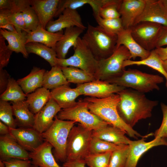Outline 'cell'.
Instances as JSON below:
<instances>
[{
	"label": "cell",
	"instance_id": "1",
	"mask_svg": "<svg viewBox=\"0 0 167 167\" xmlns=\"http://www.w3.org/2000/svg\"><path fill=\"white\" fill-rule=\"evenodd\" d=\"M120 100L117 106L118 113L122 120L132 128L140 120L152 116L153 109L158 103L148 98L144 93L125 88L117 93Z\"/></svg>",
	"mask_w": 167,
	"mask_h": 167
},
{
	"label": "cell",
	"instance_id": "9",
	"mask_svg": "<svg viewBox=\"0 0 167 167\" xmlns=\"http://www.w3.org/2000/svg\"><path fill=\"white\" fill-rule=\"evenodd\" d=\"M73 54L67 58H57V65L60 66H72L81 69L94 76L97 69V61L86 44L80 37L73 47Z\"/></svg>",
	"mask_w": 167,
	"mask_h": 167
},
{
	"label": "cell",
	"instance_id": "20",
	"mask_svg": "<svg viewBox=\"0 0 167 167\" xmlns=\"http://www.w3.org/2000/svg\"><path fill=\"white\" fill-rule=\"evenodd\" d=\"M52 146L44 141L33 151L29 152L32 164L38 167H62L57 162L53 155Z\"/></svg>",
	"mask_w": 167,
	"mask_h": 167
},
{
	"label": "cell",
	"instance_id": "18",
	"mask_svg": "<svg viewBox=\"0 0 167 167\" xmlns=\"http://www.w3.org/2000/svg\"><path fill=\"white\" fill-rule=\"evenodd\" d=\"M145 0H122L118 11L124 29H130L142 13Z\"/></svg>",
	"mask_w": 167,
	"mask_h": 167
},
{
	"label": "cell",
	"instance_id": "8",
	"mask_svg": "<svg viewBox=\"0 0 167 167\" xmlns=\"http://www.w3.org/2000/svg\"><path fill=\"white\" fill-rule=\"evenodd\" d=\"M131 59L128 50L123 45L120 46L110 56L98 61L95 79L106 81L121 76L125 70L124 62Z\"/></svg>",
	"mask_w": 167,
	"mask_h": 167
},
{
	"label": "cell",
	"instance_id": "57",
	"mask_svg": "<svg viewBox=\"0 0 167 167\" xmlns=\"http://www.w3.org/2000/svg\"><path fill=\"white\" fill-rule=\"evenodd\" d=\"M0 167H5V165L3 161L0 160Z\"/></svg>",
	"mask_w": 167,
	"mask_h": 167
},
{
	"label": "cell",
	"instance_id": "43",
	"mask_svg": "<svg viewBox=\"0 0 167 167\" xmlns=\"http://www.w3.org/2000/svg\"><path fill=\"white\" fill-rule=\"evenodd\" d=\"M11 11V14L7 17L8 21L14 25L18 33H27L22 12L20 11Z\"/></svg>",
	"mask_w": 167,
	"mask_h": 167
},
{
	"label": "cell",
	"instance_id": "14",
	"mask_svg": "<svg viewBox=\"0 0 167 167\" xmlns=\"http://www.w3.org/2000/svg\"><path fill=\"white\" fill-rule=\"evenodd\" d=\"M74 27L84 30L87 28L77 10L66 9L63 11L58 19L49 22L46 29L49 32L55 33L62 31L63 29Z\"/></svg>",
	"mask_w": 167,
	"mask_h": 167
},
{
	"label": "cell",
	"instance_id": "6",
	"mask_svg": "<svg viewBox=\"0 0 167 167\" xmlns=\"http://www.w3.org/2000/svg\"><path fill=\"white\" fill-rule=\"evenodd\" d=\"M92 131L79 123L72 127L67 140L66 161L84 160L89 154Z\"/></svg>",
	"mask_w": 167,
	"mask_h": 167
},
{
	"label": "cell",
	"instance_id": "48",
	"mask_svg": "<svg viewBox=\"0 0 167 167\" xmlns=\"http://www.w3.org/2000/svg\"><path fill=\"white\" fill-rule=\"evenodd\" d=\"M167 45V26H162L155 45V48Z\"/></svg>",
	"mask_w": 167,
	"mask_h": 167
},
{
	"label": "cell",
	"instance_id": "4",
	"mask_svg": "<svg viewBox=\"0 0 167 167\" xmlns=\"http://www.w3.org/2000/svg\"><path fill=\"white\" fill-rule=\"evenodd\" d=\"M163 78L158 75L143 72L135 69L125 70L120 76L106 81L143 93L159 90L158 84L164 82Z\"/></svg>",
	"mask_w": 167,
	"mask_h": 167
},
{
	"label": "cell",
	"instance_id": "39",
	"mask_svg": "<svg viewBox=\"0 0 167 167\" xmlns=\"http://www.w3.org/2000/svg\"><path fill=\"white\" fill-rule=\"evenodd\" d=\"M129 151V145L124 144L112 152L109 167H125Z\"/></svg>",
	"mask_w": 167,
	"mask_h": 167
},
{
	"label": "cell",
	"instance_id": "36",
	"mask_svg": "<svg viewBox=\"0 0 167 167\" xmlns=\"http://www.w3.org/2000/svg\"><path fill=\"white\" fill-rule=\"evenodd\" d=\"M21 12L28 33L36 30L41 26L36 12L30 5V0L22 9Z\"/></svg>",
	"mask_w": 167,
	"mask_h": 167
},
{
	"label": "cell",
	"instance_id": "16",
	"mask_svg": "<svg viewBox=\"0 0 167 167\" xmlns=\"http://www.w3.org/2000/svg\"><path fill=\"white\" fill-rule=\"evenodd\" d=\"M61 108L51 97L44 107L35 114L34 128L42 134L48 130L54 122L55 117Z\"/></svg>",
	"mask_w": 167,
	"mask_h": 167
},
{
	"label": "cell",
	"instance_id": "31",
	"mask_svg": "<svg viewBox=\"0 0 167 167\" xmlns=\"http://www.w3.org/2000/svg\"><path fill=\"white\" fill-rule=\"evenodd\" d=\"M133 65H145L157 71L165 77L166 79L165 86L167 88V73L165 70L163 65V61L155 51L154 49L151 51L150 54L146 58L140 61H132L127 60L123 64V67Z\"/></svg>",
	"mask_w": 167,
	"mask_h": 167
},
{
	"label": "cell",
	"instance_id": "45",
	"mask_svg": "<svg viewBox=\"0 0 167 167\" xmlns=\"http://www.w3.org/2000/svg\"><path fill=\"white\" fill-rule=\"evenodd\" d=\"M163 113V119L160 127L155 132V138L167 139V105L164 103L161 104Z\"/></svg>",
	"mask_w": 167,
	"mask_h": 167
},
{
	"label": "cell",
	"instance_id": "34",
	"mask_svg": "<svg viewBox=\"0 0 167 167\" xmlns=\"http://www.w3.org/2000/svg\"><path fill=\"white\" fill-rule=\"evenodd\" d=\"M26 98L27 95L17 81L10 77L6 90L0 95V100L15 102L25 100Z\"/></svg>",
	"mask_w": 167,
	"mask_h": 167
},
{
	"label": "cell",
	"instance_id": "40",
	"mask_svg": "<svg viewBox=\"0 0 167 167\" xmlns=\"http://www.w3.org/2000/svg\"><path fill=\"white\" fill-rule=\"evenodd\" d=\"M13 116L12 105L8 101L0 100V121L9 128H16L17 125Z\"/></svg>",
	"mask_w": 167,
	"mask_h": 167
},
{
	"label": "cell",
	"instance_id": "30",
	"mask_svg": "<svg viewBox=\"0 0 167 167\" xmlns=\"http://www.w3.org/2000/svg\"><path fill=\"white\" fill-rule=\"evenodd\" d=\"M69 84L61 67L58 65L52 67L50 71H46L44 74L42 87L47 89L52 90L61 86Z\"/></svg>",
	"mask_w": 167,
	"mask_h": 167
},
{
	"label": "cell",
	"instance_id": "44",
	"mask_svg": "<svg viewBox=\"0 0 167 167\" xmlns=\"http://www.w3.org/2000/svg\"><path fill=\"white\" fill-rule=\"evenodd\" d=\"M5 40L0 35V69H3L7 65L13 52L6 45Z\"/></svg>",
	"mask_w": 167,
	"mask_h": 167
},
{
	"label": "cell",
	"instance_id": "38",
	"mask_svg": "<svg viewBox=\"0 0 167 167\" xmlns=\"http://www.w3.org/2000/svg\"><path fill=\"white\" fill-rule=\"evenodd\" d=\"M122 0H106L105 3L100 9L98 15L104 19L120 18L118 9Z\"/></svg>",
	"mask_w": 167,
	"mask_h": 167
},
{
	"label": "cell",
	"instance_id": "17",
	"mask_svg": "<svg viewBox=\"0 0 167 167\" xmlns=\"http://www.w3.org/2000/svg\"><path fill=\"white\" fill-rule=\"evenodd\" d=\"M0 160L12 159L30 160L29 153L21 146L10 134L0 136Z\"/></svg>",
	"mask_w": 167,
	"mask_h": 167
},
{
	"label": "cell",
	"instance_id": "25",
	"mask_svg": "<svg viewBox=\"0 0 167 167\" xmlns=\"http://www.w3.org/2000/svg\"><path fill=\"white\" fill-rule=\"evenodd\" d=\"M126 133L117 127L109 125L92 131V136L117 144L129 145L131 140L125 135Z\"/></svg>",
	"mask_w": 167,
	"mask_h": 167
},
{
	"label": "cell",
	"instance_id": "13",
	"mask_svg": "<svg viewBox=\"0 0 167 167\" xmlns=\"http://www.w3.org/2000/svg\"><path fill=\"white\" fill-rule=\"evenodd\" d=\"M143 22H151L167 26V13L161 0H145L144 8L135 20L134 25Z\"/></svg>",
	"mask_w": 167,
	"mask_h": 167
},
{
	"label": "cell",
	"instance_id": "35",
	"mask_svg": "<svg viewBox=\"0 0 167 167\" xmlns=\"http://www.w3.org/2000/svg\"><path fill=\"white\" fill-rule=\"evenodd\" d=\"M124 144H117L92 136L89 148V154H96L113 152Z\"/></svg>",
	"mask_w": 167,
	"mask_h": 167
},
{
	"label": "cell",
	"instance_id": "10",
	"mask_svg": "<svg viewBox=\"0 0 167 167\" xmlns=\"http://www.w3.org/2000/svg\"><path fill=\"white\" fill-rule=\"evenodd\" d=\"M162 26L157 23L143 22L133 25L130 29L135 41L143 49L151 51L155 49Z\"/></svg>",
	"mask_w": 167,
	"mask_h": 167
},
{
	"label": "cell",
	"instance_id": "21",
	"mask_svg": "<svg viewBox=\"0 0 167 167\" xmlns=\"http://www.w3.org/2000/svg\"><path fill=\"white\" fill-rule=\"evenodd\" d=\"M117 36L116 49L122 45L125 46L130 52L131 58L134 60L137 57L140 58L141 60L145 59L150 54L151 51L143 49L134 39L130 29H124Z\"/></svg>",
	"mask_w": 167,
	"mask_h": 167
},
{
	"label": "cell",
	"instance_id": "28",
	"mask_svg": "<svg viewBox=\"0 0 167 167\" xmlns=\"http://www.w3.org/2000/svg\"><path fill=\"white\" fill-rule=\"evenodd\" d=\"M27 33L26 32L21 33L12 32L0 28V35L8 42L7 46L9 49L17 53H21L26 58L28 57L25 48Z\"/></svg>",
	"mask_w": 167,
	"mask_h": 167
},
{
	"label": "cell",
	"instance_id": "46",
	"mask_svg": "<svg viewBox=\"0 0 167 167\" xmlns=\"http://www.w3.org/2000/svg\"><path fill=\"white\" fill-rule=\"evenodd\" d=\"M3 162L5 167H31L32 165L30 160L12 159Z\"/></svg>",
	"mask_w": 167,
	"mask_h": 167
},
{
	"label": "cell",
	"instance_id": "5",
	"mask_svg": "<svg viewBox=\"0 0 167 167\" xmlns=\"http://www.w3.org/2000/svg\"><path fill=\"white\" fill-rule=\"evenodd\" d=\"M76 123L73 121L59 119L56 115L51 126L42 134L44 140L54 148V156L57 160L64 162L66 161L67 139L71 130Z\"/></svg>",
	"mask_w": 167,
	"mask_h": 167
},
{
	"label": "cell",
	"instance_id": "56",
	"mask_svg": "<svg viewBox=\"0 0 167 167\" xmlns=\"http://www.w3.org/2000/svg\"><path fill=\"white\" fill-rule=\"evenodd\" d=\"M163 65L164 69L167 73V60L163 61Z\"/></svg>",
	"mask_w": 167,
	"mask_h": 167
},
{
	"label": "cell",
	"instance_id": "7",
	"mask_svg": "<svg viewBox=\"0 0 167 167\" xmlns=\"http://www.w3.org/2000/svg\"><path fill=\"white\" fill-rule=\"evenodd\" d=\"M59 119L73 121L92 131L96 130L109 125L89 110L86 102L80 100L74 106L62 109L57 115Z\"/></svg>",
	"mask_w": 167,
	"mask_h": 167
},
{
	"label": "cell",
	"instance_id": "26",
	"mask_svg": "<svg viewBox=\"0 0 167 167\" xmlns=\"http://www.w3.org/2000/svg\"><path fill=\"white\" fill-rule=\"evenodd\" d=\"M11 103L17 126L19 127L33 128L35 114L29 109L26 100Z\"/></svg>",
	"mask_w": 167,
	"mask_h": 167
},
{
	"label": "cell",
	"instance_id": "41",
	"mask_svg": "<svg viewBox=\"0 0 167 167\" xmlns=\"http://www.w3.org/2000/svg\"><path fill=\"white\" fill-rule=\"evenodd\" d=\"M112 152L88 155L84 158L86 163L89 167H109Z\"/></svg>",
	"mask_w": 167,
	"mask_h": 167
},
{
	"label": "cell",
	"instance_id": "49",
	"mask_svg": "<svg viewBox=\"0 0 167 167\" xmlns=\"http://www.w3.org/2000/svg\"><path fill=\"white\" fill-rule=\"evenodd\" d=\"M0 9L18 10L17 0H0Z\"/></svg>",
	"mask_w": 167,
	"mask_h": 167
},
{
	"label": "cell",
	"instance_id": "54",
	"mask_svg": "<svg viewBox=\"0 0 167 167\" xmlns=\"http://www.w3.org/2000/svg\"><path fill=\"white\" fill-rule=\"evenodd\" d=\"M0 28L6 29L9 32H17L15 26L13 25L10 23H8L0 27Z\"/></svg>",
	"mask_w": 167,
	"mask_h": 167
},
{
	"label": "cell",
	"instance_id": "23",
	"mask_svg": "<svg viewBox=\"0 0 167 167\" xmlns=\"http://www.w3.org/2000/svg\"><path fill=\"white\" fill-rule=\"evenodd\" d=\"M51 97L61 109H66L75 105L77 102L76 99L81 95L76 88H72L69 85L59 86L50 91Z\"/></svg>",
	"mask_w": 167,
	"mask_h": 167
},
{
	"label": "cell",
	"instance_id": "27",
	"mask_svg": "<svg viewBox=\"0 0 167 167\" xmlns=\"http://www.w3.org/2000/svg\"><path fill=\"white\" fill-rule=\"evenodd\" d=\"M46 71L44 69L34 66L28 75L18 79L17 82L26 95L42 87L43 76Z\"/></svg>",
	"mask_w": 167,
	"mask_h": 167
},
{
	"label": "cell",
	"instance_id": "29",
	"mask_svg": "<svg viewBox=\"0 0 167 167\" xmlns=\"http://www.w3.org/2000/svg\"><path fill=\"white\" fill-rule=\"evenodd\" d=\"M51 97L49 90L42 87L27 95L26 101L29 109L35 114L44 107Z\"/></svg>",
	"mask_w": 167,
	"mask_h": 167
},
{
	"label": "cell",
	"instance_id": "47",
	"mask_svg": "<svg viewBox=\"0 0 167 167\" xmlns=\"http://www.w3.org/2000/svg\"><path fill=\"white\" fill-rule=\"evenodd\" d=\"M10 76L3 69H0V93H3L6 90Z\"/></svg>",
	"mask_w": 167,
	"mask_h": 167
},
{
	"label": "cell",
	"instance_id": "24",
	"mask_svg": "<svg viewBox=\"0 0 167 167\" xmlns=\"http://www.w3.org/2000/svg\"><path fill=\"white\" fill-rule=\"evenodd\" d=\"M63 33L62 31L51 32L40 26L36 30L27 33L26 44L30 42L39 43L55 50L56 44L63 37Z\"/></svg>",
	"mask_w": 167,
	"mask_h": 167
},
{
	"label": "cell",
	"instance_id": "33",
	"mask_svg": "<svg viewBox=\"0 0 167 167\" xmlns=\"http://www.w3.org/2000/svg\"><path fill=\"white\" fill-rule=\"evenodd\" d=\"M61 68L69 83L79 84L96 80L94 75L78 68L72 66Z\"/></svg>",
	"mask_w": 167,
	"mask_h": 167
},
{
	"label": "cell",
	"instance_id": "12",
	"mask_svg": "<svg viewBox=\"0 0 167 167\" xmlns=\"http://www.w3.org/2000/svg\"><path fill=\"white\" fill-rule=\"evenodd\" d=\"M9 128L10 135L28 152L33 151L45 141L42 134L33 128Z\"/></svg>",
	"mask_w": 167,
	"mask_h": 167
},
{
	"label": "cell",
	"instance_id": "22",
	"mask_svg": "<svg viewBox=\"0 0 167 167\" xmlns=\"http://www.w3.org/2000/svg\"><path fill=\"white\" fill-rule=\"evenodd\" d=\"M84 30L77 27L65 29L62 38L56 44L55 51L57 57L64 59L70 48L76 45L79 36Z\"/></svg>",
	"mask_w": 167,
	"mask_h": 167
},
{
	"label": "cell",
	"instance_id": "19",
	"mask_svg": "<svg viewBox=\"0 0 167 167\" xmlns=\"http://www.w3.org/2000/svg\"><path fill=\"white\" fill-rule=\"evenodd\" d=\"M60 0H30L31 6L36 12L41 27L46 26L55 17Z\"/></svg>",
	"mask_w": 167,
	"mask_h": 167
},
{
	"label": "cell",
	"instance_id": "52",
	"mask_svg": "<svg viewBox=\"0 0 167 167\" xmlns=\"http://www.w3.org/2000/svg\"><path fill=\"white\" fill-rule=\"evenodd\" d=\"M154 50L163 61L167 60V47L156 48Z\"/></svg>",
	"mask_w": 167,
	"mask_h": 167
},
{
	"label": "cell",
	"instance_id": "3",
	"mask_svg": "<svg viewBox=\"0 0 167 167\" xmlns=\"http://www.w3.org/2000/svg\"><path fill=\"white\" fill-rule=\"evenodd\" d=\"M82 39L98 61L107 58L116 49L117 36L109 33L100 26L88 23Z\"/></svg>",
	"mask_w": 167,
	"mask_h": 167
},
{
	"label": "cell",
	"instance_id": "42",
	"mask_svg": "<svg viewBox=\"0 0 167 167\" xmlns=\"http://www.w3.org/2000/svg\"><path fill=\"white\" fill-rule=\"evenodd\" d=\"M96 1V0H60L54 17L58 16L66 9L76 10L85 4H88L92 7Z\"/></svg>",
	"mask_w": 167,
	"mask_h": 167
},
{
	"label": "cell",
	"instance_id": "37",
	"mask_svg": "<svg viewBox=\"0 0 167 167\" xmlns=\"http://www.w3.org/2000/svg\"><path fill=\"white\" fill-rule=\"evenodd\" d=\"M98 25L108 33L117 35L124 29L120 18L113 19H104L99 15L93 14Z\"/></svg>",
	"mask_w": 167,
	"mask_h": 167
},
{
	"label": "cell",
	"instance_id": "2",
	"mask_svg": "<svg viewBox=\"0 0 167 167\" xmlns=\"http://www.w3.org/2000/svg\"><path fill=\"white\" fill-rule=\"evenodd\" d=\"M87 104L90 111L109 125L118 128L125 131L130 137L137 139L141 136L136 131L126 124L120 117L117 106L120 100L118 93L106 97L100 98L87 97L83 100Z\"/></svg>",
	"mask_w": 167,
	"mask_h": 167
},
{
	"label": "cell",
	"instance_id": "55",
	"mask_svg": "<svg viewBox=\"0 0 167 167\" xmlns=\"http://www.w3.org/2000/svg\"><path fill=\"white\" fill-rule=\"evenodd\" d=\"M164 9L167 13V0H161Z\"/></svg>",
	"mask_w": 167,
	"mask_h": 167
},
{
	"label": "cell",
	"instance_id": "11",
	"mask_svg": "<svg viewBox=\"0 0 167 167\" xmlns=\"http://www.w3.org/2000/svg\"><path fill=\"white\" fill-rule=\"evenodd\" d=\"M81 95L102 98L117 93L125 88L106 81L95 80L93 81L77 84L76 87Z\"/></svg>",
	"mask_w": 167,
	"mask_h": 167
},
{
	"label": "cell",
	"instance_id": "53",
	"mask_svg": "<svg viewBox=\"0 0 167 167\" xmlns=\"http://www.w3.org/2000/svg\"><path fill=\"white\" fill-rule=\"evenodd\" d=\"M0 134L1 135L10 134L9 127L1 121H0Z\"/></svg>",
	"mask_w": 167,
	"mask_h": 167
},
{
	"label": "cell",
	"instance_id": "32",
	"mask_svg": "<svg viewBox=\"0 0 167 167\" xmlns=\"http://www.w3.org/2000/svg\"><path fill=\"white\" fill-rule=\"evenodd\" d=\"M25 48L28 54L33 53L42 57L49 63L51 67L57 65L55 51L42 44L35 42L27 43Z\"/></svg>",
	"mask_w": 167,
	"mask_h": 167
},
{
	"label": "cell",
	"instance_id": "58",
	"mask_svg": "<svg viewBox=\"0 0 167 167\" xmlns=\"http://www.w3.org/2000/svg\"><path fill=\"white\" fill-rule=\"evenodd\" d=\"M31 167H38L37 166H35V165H33L32 164V165Z\"/></svg>",
	"mask_w": 167,
	"mask_h": 167
},
{
	"label": "cell",
	"instance_id": "51",
	"mask_svg": "<svg viewBox=\"0 0 167 167\" xmlns=\"http://www.w3.org/2000/svg\"><path fill=\"white\" fill-rule=\"evenodd\" d=\"M11 13L10 10L0 9V27L10 23L7 20V17Z\"/></svg>",
	"mask_w": 167,
	"mask_h": 167
},
{
	"label": "cell",
	"instance_id": "50",
	"mask_svg": "<svg viewBox=\"0 0 167 167\" xmlns=\"http://www.w3.org/2000/svg\"><path fill=\"white\" fill-rule=\"evenodd\" d=\"M84 160H68L64 162L62 167H86Z\"/></svg>",
	"mask_w": 167,
	"mask_h": 167
},
{
	"label": "cell",
	"instance_id": "15",
	"mask_svg": "<svg viewBox=\"0 0 167 167\" xmlns=\"http://www.w3.org/2000/svg\"><path fill=\"white\" fill-rule=\"evenodd\" d=\"M167 139L155 138L149 142H145L144 138L138 140H131L129 144V151L125 167H136L141 157L148 150L156 146H167Z\"/></svg>",
	"mask_w": 167,
	"mask_h": 167
}]
</instances>
